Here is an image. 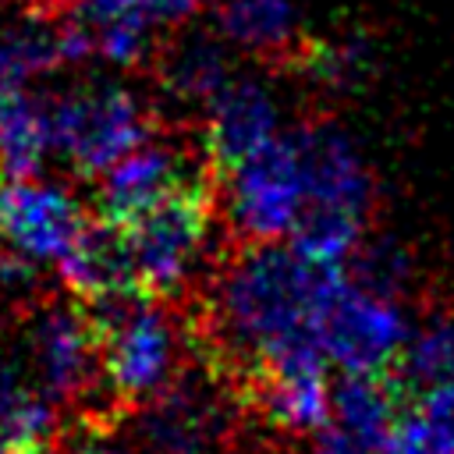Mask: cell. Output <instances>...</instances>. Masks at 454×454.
<instances>
[{
  "mask_svg": "<svg viewBox=\"0 0 454 454\" xmlns=\"http://www.w3.org/2000/svg\"><path fill=\"white\" fill-rule=\"evenodd\" d=\"M340 273V266L312 262L277 241H248L227 259L213 287V312L245 376L284 348L319 340L316 312Z\"/></svg>",
  "mask_w": 454,
  "mask_h": 454,
  "instance_id": "6da1fadb",
  "label": "cell"
},
{
  "mask_svg": "<svg viewBox=\"0 0 454 454\" xmlns=\"http://www.w3.org/2000/svg\"><path fill=\"white\" fill-rule=\"evenodd\" d=\"M153 294H121L96 305L92 323L103 348V376L117 401L145 404L177 380V330Z\"/></svg>",
  "mask_w": 454,
  "mask_h": 454,
  "instance_id": "7a4b0ae2",
  "label": "cell"
},
{
  "mask_svg": "<svg viewBox=\"0 0 454 454\" xmlns=\"http://www.w3.org/2000/svg\"><path fill=\"white\" fill-rule=\"evenodd\" d=\"M216 177L220 174H202L174 188L138 216L117 223L124 231V241L145 294L163 301L188 284L209 238Z\"/></svg>",
  "mask_w": 454,
  "mask_h": 454,
  "instance_id": "3957f363",
  "label": "cell"
},
{
  "mask_svg": "<svg viewBox=\"0 0 454 454\" xmlns=\"http://www.w3.org/2000/svg\"><path fill=\"white\" fill-rule=\"evenodd\" d=\"M46 106L53 149L64 153L82 177L106 174L153 135V114L124 85L99 82L71 89L57 99H46Z\"/></svg>",
  "mask_w": 454,
  "mask_h": 454,
  "instance_id": "277c9868",
  "label": "cell"
},
{
  "mask_svg": "<svg viewBox=\"0 0 454 454\" xmlns=\"http://www.w3.org/2000/svg\"><path fill=\"white\" fill-rule=\"evenodd\" d=\"M316 337L344 372H380L401 362L411 330L397 298L355 284L344 270L316 312Z\"/></svg>",
  "mask_w": 454,
  "mask_h": 454,
  "instance_id": "5b68a950",
  "label": "cell"
},
{
  "mask_svg": "<svg viewBox=\"0 0 454 454\" xmlns=\"http://www.w3.org/2000/svg\"><path fill=\"white\" fill-rule=\"evenodd\" d=\"M231 223L245 241H280L294 231L305 209V177L294 135L270 138L259 153L238 163L227 177Z\"/></svg>",
  "mask_w": 454,
  "mask_h": 454,
  "instance_id": "8992f818",
  "label": "cell"
},
{
  "mask_svg": "<svg viewBox=\"0 0 454 454\" xmlns=\"http://www.w3.org/2000/svg\"><path fill=\"white\" fill-rule=\"evenodd\" d=\"M89 223V213L60 184L35 177L0 181V241L32 262H60Z\"/></svg>",
  "mask_w": 454,
  "mask_h": 454,
  "instance_id": "52a82bcc",
  "label": "cell"
},
{
  "mask_svg": "<svg viewBox=\"0 0 454 454\" xmlns=\"http://www.w3.org/2000/svg\"><path fill=\"white\" fill-rule=\"evenodd\" d=\"M28 348L39 387L53 401L82 397L103 372L99 330L92 323V312H82V305L46 301L43 309H35L28 323Z\"/></svg>",
  "mask_w": 454,
  "mask_h": 454,
  "instance_id": "ba28073f",
  "label": "cell"
},
{
  "mask_svg": "<svg viewBox=\"0 0 454 454\" xmlns=\"http://www.w3.org/2000/svg\"><path fill=\"white\" fill-rule=\"evenodd\" d=\"M227 411L206 383L177 376L142 404L135 440L142 454H220Z\"/></svg>",
  "mask_w": 454,
  "mask_h": 454,
  "instance_id": "9c48e42d",
  "label": "cell"
},
{
  "mask_svg": "<svg viewBox=\"0 0 454 454\" xmlns=\"http://www.w3.org/2000/svg\"><path fill=\"white\" fill-rule=\"evenodd\" d=\"M202 174H216L209 156L195 160L181 145L149 138L145 145H138L135 153H128L121 163H114L103 174L99 192H96V216L110 220V223H124V220L138 216L142 209L156 206L174 188H181Z\"/></svg>",
  "mask_w": 454,
  "mask_h": 454,
  "instance_id": "30bf717a",
  "label": "cell"
},
{
  "mask_svg": "<svg viewBox=\"0 0 454 454\" xmlns=\"http://www.w3.org/2000/svg\"><path fill=\"white\" fill-rule=\"evenodd\" d=\"M298 163L305 177V206H340L351 213L369 216L372 206V174L348 138L344 128L333 121H305L294 131Z\"/></svg>",
  "mask_w": 454,
  "mask_h": 454,
  "instance_id": "8fae6325",
  "label": "cell"
},
{
  "mask_svg": "<svg viewBox=\"0 0 454 454\" xmlns=\"http://www.w3.org/2000/svg\"><path fill=\"white\" fill-rule=\"evenodd\" d=\"M202 145L220 177L277 138V103L252 78H231L213 99L202 128Z\"/></svg>",
  "mask_w": 454,
  "mask_h": 454,
  "instance_id": "7c38bea8",
  "label": "cell"
},
{
  "mask_svg": "<svg viewBox=\"0 0 454 454\" xmlns=\"http://www.w3.org/2000/svg\"><path fill=\"white\" fill-rule=\"evenodd\" d=\"M60 277L82 305H96L121 294H145L124 241V231L110 220H92L74 248L60 259Z\"/></svg>",
  "mask_w": 454,
  "mask_h": 454,
  "instance_id": "4fadbf2b",
  "label": "cell"
},
{
  "mask_svg": "<svg viewBox=\"0 0 454 454\" xmlns=\"http://www.w3.org/2000/svg\"><path fill=\"white\" fill-rule=\"evenodd\" d=\"M404 394L408 383L394 369L344 372V380L333 387V419L340 429H348L380 454L387 433L404 411Z\"/></svg>",
  "mask_w": 454,
  "mask_h": 454,
  "instance_id": "5bb4252c",
  "label": "cell"
},
{
  "mask_svg": "<svg viewBox=\"0 0 454 454\" xmlns=\"http://www.w3.org/2000/svg\"><path fill=\"white\" fill-rule=\"evenodd\" d=\"M156 60H160L156 71H160L163 89L184 103H209L231 82L227 50L206 28L177 35Z\"/></svg>",
  "mask_w": 454,
  "mask_h": 454,
  "instance_id": "9a60e30c",
  "label": "cell"
},
{
  "mask_svg": "<svg viewBox=\"0 0 454 454\" xmlns=\"http://www.w3.org/2000/svg\"><path fill=\"white\" fill-rule=\"evenodd\" d=\"M53 149L50 106L21 85H0V174L35 177Z\"/></svg>",
  "mask_w": 454,
  "mask_h": 454,
  "instance_id": "2e32d148",
  "label": "cell"
},
{
  "mask_svg": "<svg viewBox=\"0 0 454 454\" xmlns=\"http://www.w3.org/2000/svg\"><path fill=\"white\" fill-rule=\"evenodd\" d=\"M220 35L241 50L287 60L301 43L298 21L287 0H220Z\"/></svg>",
  "mask_w": 454,
  "mask_h": 454,
  "instance_id": "e0dca14e",
  "label": "cell"
},
{
  "mask_svg": "<svg viewBox=\"0 0 454 454\" xmlns=\"http://www.w3.org/2000/svg\"><path fill=\"white\" fill-rule=\"evenodd\" d=\"M362 231H365V216L362 213H351V209H340V206L309 202L287 238L305 259L326 262V266H340L344 259H351L358 252Z\"/></svg>",
  "mask_w": 454,
  "mask_h": 454,
  "instance_id": "ac0fdd59",
  "label": "cell"
},
{
  "mask_svg": "<svg viewBox=\"0 0 454 454\" xmlns=\"http://www.w3.org/2000/svg\"><path fill=\"white\" fill-rule=\"evenodd\" d=\"M287 67L298 71L301 78L326 85L333 92H348L355 85L365 82L369 74V43L365 39H309L301 35V43L291 50Z\"/></svg>",
  "mask_w": 454,
  "mask_h": 454,
  "instance_id": "d6986e66",
  "label": "cell"
},
{
  "mask_svg": "<svg viewBox=\"0 0 454 454\" xmlns=\"http://www.w3.org/2000/svg\"><path fill=\"white\" fill-rule=\"evenodd\" d=\"M454 376V312L429 319L401 355V380L408 387L429 390Z\"/></svg>",
  "mask_w": 454,
  "mask_h": 454,
  "instance_id": "ffe728a7",
  "label": "cell"
},
{
  "mask_svg": "<svg viewBox=\"0 0 454 454\" xmlns=\"http://www.w3.org/2000/svg\"><path fill=\"white\" fill-rule=\"evenodd\" d=\"M408 273H411V262L394 241H376L365 248L358 245V252L351 255V266H348V277L355 284L390 294V298H397V291L408 284Z\"/></svg>",
  "mask_w": 454,
  "mask_h": 454,
  "instance_id": "44dd1931",
  "label": "cell"
},
{
  "mask_svg": "<svg viewBox=\"0 0 454 454\" xmlns=\"http://www.w3.org/2000/svg\"><path fill=\"white\" fill-rule=\"evenodd\" d=\"M380 454H454V443L422 408H404Z\"/></svg>",
  "mask_w": 454,
  "mask_h": 454,
  "instance_id": "7402d4cb",
  "label": "cell"
},
{
  "mask_svg": "<svg viewBox=\"0 0 454 454\" xmlns=\"http://www.w3.org/2000/svg\"><path fill=\"white\" fill-rule=\"evenodd\" d=\"M419 408H422V411L450 436V443H454V376L443 380V383H436V387H429V390H422Z\"/></svg>",
  "mask_w": 454,
  "mask_h": 454,
  "instance_id": "603a6c76",
  "label": "cell"
},
{
  "mask_svg": "<svg viewBox=\"0 0 454 454\" xmlns=\"http://www.w3.org/2000/svg\"><path fill=\"white\" fill-rule=\"evenodd\" d=\"M312 454H376V450L365 447L358 436H351V433L340 429V426H323V429L316 433Z\"/></svg>",
  "mask_w": 454,
  "mask_h": 454,
  "instance_id": "cb8c5ba5",
  "label": "cell"
},
{
  "mask_svg": "<svg viewBox=\"0 0 454 454\" xmlns=\"http://www.w3.org/2000/svg\"><path fill=\"white\" fill-rule=\"evenodd\" d=\"M0 454H46V443H25V440L0 436Z\"/></svg>",
  "mask_w": 454,
  "mask_h": 454,
  "instance_id": "d4e9b609",
  "label": "cell"
},
{
  "mask_svg": "<svg viewBox=\"0 0 454 454\" xmlns=\"http://www.w3.org/2000/svg\"><path fill=\"white\" fill-rule=\"evenodd\" d=\"M71 454H128V450H121V447H110V443H96V440H85V443H78Z\"/></svg>",
  "mask_w": 454,
  "mask_h": 454,
  "instance_id": "484cf974",
  "label": "cell"
}]
</instances>
